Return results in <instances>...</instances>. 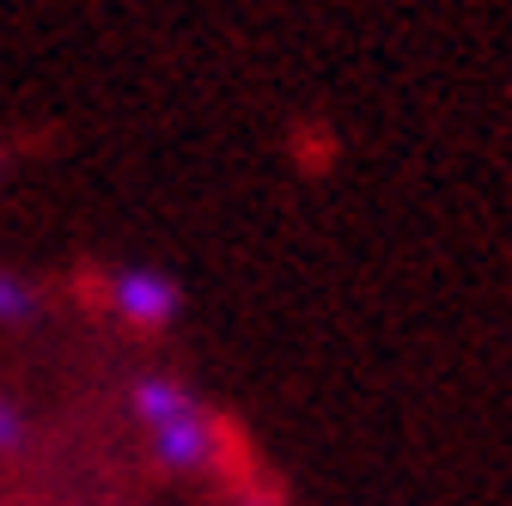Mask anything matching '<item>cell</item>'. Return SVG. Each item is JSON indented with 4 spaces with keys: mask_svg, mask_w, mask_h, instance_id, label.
<instances>
[{
    "mask_svg": "<svg viewBox=\"0 0 512 506\" xmlns=\"http://www.w3.org/2000/svg\"><path fill=\"white\" fill-rule=\"evenodd\" d=\"M135 403H141V415H147V427H153V439H159V458H165V464L189 470V464L208 458L214 427H208V415L189 403L177 385H159V378H147V385L135 391Z\"/></svg>",
    "mask_w": 512,
    "mask_h": 506,
    "instance_id": "1",
    "label": "cell"
},
{
    "mask_svg": "<svg viewBox=\"0 0 512 506\" xmlns=\"http://www.w3.org/2000/svg\"><path fill=\"white\" fill-rule=\"evenodd\" d=\"M110 299H116V311L128 324H165L177 311V287L165 275H153V269H122L110 281Z\"/></svg>",
    "mask_w": 512,
    "mask_h": 506,
    "instance_id": "2",
    "label": "cell"
},
{
    "mask_svg": "<svg viewBox=\"0 0 512 506\" xmlns=\"http://www.w3.org/2000/svg\"><path fill=\"white\" fill-rule=\"evenodd\" d=\"M19 318H31V287L0 275V324H19Z\"/></svg>",
    "mask_w": 512,
    "mask_h": 506,
    "instance_id": "3",
    "label": "cell"
},
{
    "mask_svg": "<svg viewBox=\"0 0 512 506\" xmlns=\"http://www.w3.org/2000/svg\"><path fill=\"white\" fill-rule=\"evenodd\" d=\"M19 433H25V427H19V415L0 403V446H19Z\"/></svg>",
    "mask_w": 512,
    "mask_h": 506,
    "instance_id": "4",
    "label": "cell"
}]
</instances>
